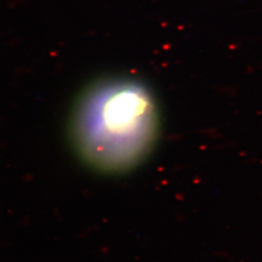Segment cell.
Returning a JSON list of instances; mask_svg holds the SVG:
<instances>
[{"label":"cell","mask_w":262,"mask_h":262,"mask_svg":"<svg viewBox=\"0 0 262 262\" xmlns=\"http://www.w3.org/2000/svg\"><path fill=\"white\" fill-rule=\"evenodd\" d=\"M158 132L156 102L134 80H104L88 89L75 108L71 135L83 161L106 172L140 163Z\"/></svg>","instance_id":"6da1fadb"}]
</instances>
